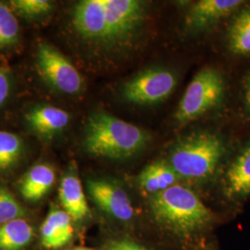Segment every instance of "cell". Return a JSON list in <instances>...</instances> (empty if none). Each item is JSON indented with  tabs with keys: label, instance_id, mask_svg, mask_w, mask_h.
Instances as JSON below:
<instances>
[{
	"label": "cell",
	"instance_id": "6da1fadb",
	"mask_svg": "<svg viewBox=\"0 0 250 250\" xmlns=\"http://www.w3.org/2000/svg\"><path fill=\"white\" fill-rule=\"evenodd\" d=\"M149 140V134L142 128L99 111L87 120L83 146L93 156L120 160L141 151Z\"/></svg>",
	"mask_w": 250,
	"mask_h": 250
},
{
	"label": "cell",
	"instance_id": "7a4b0ae2",
	"mask_svg": "<svg viewBox=\"0 0 250 250\" xmlns=\"http://www.w3.org/2000/svg\"><path fill=\"white\" fill-rule=\"evenodd\" d=\"M150 208L157 223L184 236L200 231L211 219L200 198L191 189L179 185L153 195Z\"/></svg>",
	"mask_w": 250,
	"mask_h": 250
},
{
	"label": "cell",
	"instance_id": "3957f363",
	"mask_svg": "<svg viewBox=\"0 0 250 250\" xmlns=\"http://www.w3.org/2000/svg\"><path fill=\"white\" fill-rule=\"evenodd\" d=\"M225 153L223 140L209 132H197L179 139L169 156L179 177L200 180L214 173Z\"/></svg>",
	"mask_w": 250,
	"mask_h": 250
},
{
	"label": "cell",
	"instance_id": "277c9868",
	"mask_svg": "<svg viewBox=\"0 0 250 250\" xmlns=\"http://www.w3.org/2000/svg\"><path fill=\"white\" fill-rule=\"evenodd\" d=\"M224 82L220 72L207 67L188 84L175 112L179 124H188L218 106L224 99Z\"/></svg>",
	"mask_w": 250,
	"mask_h": 250
},
{
	"label": "cell",
	"instance_id": "5b68a950",
	"mask_svg": "<svg viewBox=\"0 0 250 250\" xmlns=\"http://www.w3.org/2000/svg\"><path fill=\"white\" fill-rule=\"evenodd\" d=\"M177 85V76L165 68L144 70L127 81L123 88L126 101L136 105H156L168 99Z\"/></svg>",
	"mask_w": 250,
	"mask_h": 250
},
{
	"label": "cell",
	"instance_id": "8992f818",
	"mask_svg": "<svg viewBox=\"0 0 250 250\" xmlns=\"http://www.w3.org/2000/svg\"><path fill=\"white\" fill-rule=\"evenodd\" d=\"M36 58L38 72L55 89L67 95L78 94L83 89V80L77 69L52 45H39Z\"/></svg>",
	"mask_w": 250,
	"mask_h": 250
},
{
	"label": "cell",
	"instance_id": "52a82bcc",
	"mask_svg": "<svg viewBox=\"0 0 250 250\" xmlns=\"http://www.w3.org/2000/svg\"><path fill=\"white\" fill-rule=\"evenodd\" d=\"M87 189L93 201L104 210L122 222L131 221L134 208L128 194L118 185L101 179L87 181Z\"/></svg>",
	"mask_w": 250,
	"mask_h": 250
},
{
	"label": "cell",
	"instance_id": "ba28073f",
	"mask_svg": "<svg viewBox=\"0 0 250 250\" xmlns=\"http://www.w3.org/2000/svg\"><path fill=\"white\" fill-rule=\"evenodd\" d=\"M241 0H200L188 10L185 26L190 32H199L214 24L241 6Z\"/></svg>",
	"mask_w": 250,
	"mask_h": 250
},
{
	"label": "cell",
	"instance_id": "9c48e42d",
	"mask_svg": "<svg viewBox=\"0 0 250 250\" xmlns=\"http://www.w3.org/2000/svg\"><path fill=\"white\" fill-rule=\"evenodd\" d=\"M105 0H83L78 2L72 13V24L84 39L101 43Z\"/></svg>",
	"mask_w": 250,
	"mask_h": 250
},
{
	"label": "cell",
	"instance_id": "30bf717a",
	"mask_svg": "<svg viewBox=\"0 0 250 250\" xmlns=\"http://www.w3.org/2000/svg\"><path fill=\"white\" fill-rule=\"evenodd\" d=\"M59 197L65 211L73 221H82L89 213V208L75 166L71 167L63 176Z\"/></svg>",
	"mask_w": 250,
	"mask_h": 250
},
{
	"label": "cell",
	"instance_id": "8fae6325",
	"mask_svg": "<svg viewBox=\"0 0 250 250\" xmlns=\"http://www.w3.org/2000/svg\"><path fill=\"white\" fill-rule=\"evenodd\" d=\"M72 218L65 210L52 208L41 227V242L48 250L62 248L72 240Z\"/></svg>",
	"mask_w": 250,
	"mask_h": 250
},
{
	"label": "cell",
	"instance_id": "7c38bea8",
	"mask_svg": "<svg viewBox=\"0 0 250 250\" xmlns=\"http://www.w3.org/2000/svg\"><path fill=\"white\" fill-rule=\"evenodd\" d=\"M224 181L228 197L239 198L250 194V145L232 161Z\"/></svg>",
	"mask_w": 250,
	"mask_h": 250
},
{
	"label": "cell",
	"instance_id": "4fadbf2b",
	"mask_svg": "<svg viewBox=\"0 0 250 250\" xmlns=\"http://www.w3.org/2000/svg\"><path fill=\"white\" fill-rule=\"evenodd\" d=\"M56 173L47 164H38L25 173L20 184V191L30 201H37L46 195L53 187Z\"/></svg>",
	"mask_w": 250,
	"mask_h": 250
},
{
	"label": "cell",
	"instance_id": "5bb4252c",
	"mask_svg": "<svg viewBox=\"0 0 250 250\" xmlns=\"http://www.w3.org/2000/svg\"><path fill=\"white\" fill-rule=\"evenodd\" d=\"M27 121L36 133L50 136L63 130L70 122V115L53 106L36 107L27 115Z\"/></svg>",
	"mask_w": 250,
	"mask_h": 250
},
{
	"label": "cell",
	"instance_id": "9a60e30c",
	"mask_svg": "<svg viewBox=\"0 0 250 250\" xmlns=\"http://www.w3.org/2000/svg\"><path fill=\"white\" fill-rule=\"evenodd\" d=\"M178 177L168 161H156L140 172L138 184L144 191L156 195L174 186Z\"/></svg>",
	"mask_w": 250,
	"mask_h": 250
},
{
	"label": "cell",
	"instance_id": "2e32d148",
	"mask_svg": "<svg viewBox=\"0 0 250 250\" xmlns=\"http://www.w3.org/2000/svg\"><path fill=\"white\" fill-rule=\"evenodd\" d=\"M33 237V227L26 221H11L0 227V250H21L31 243Z\"/></svg>",
	"mask_w": 250,
	"mask_h": 250
},
{
	"label": "cell",
	"instance_id": "e0dca14e",
	"mask_svg": "<svg viewBox=\"0 0 250 250\" xmlns=\"http://www.w3.org/2000/svg\"><path fill=\"white\" fill-rule=\"evenodd\" d=\"M231 51L237 55L250 54V8L242 9L233 19L228 33Z\"/></svg>",
	"mask_w": 250,
	"mask_h": 250
},
{
	"label": "cell",
	"instance_id": "ac0fdd59",
	"mask_svg": "<svg viewBox=\"0 0 250 250\" xmlns=\"http://www.w3.org/2000/svg\"><path fill=\"white\" fill-rule=\"evenodd\" d=\"M22 151V142L16 134L0 131V170L14 164Z\"/></svg>",
	"mask_w": 250,
	"mask_h": 250
},
{
	"label": "cell",
	"instance_id": "d6986e66",
	"mask_svg": "<svg viewBox=\"0 0 250 250\" xmlns=\"http://www.w3.org/2000/svg\"><path fill=\"white\" fill-rule=\"evenodd\" d=\"M19 23L11 9L0 2V47L18 40Z\"/></svg>",
	"mask_w": 250,
	"mask_h": 250
},
{
	"label": "cell",
	"instance_id": "ffe728a7",
	"mask_svg": "<svg viewBox=\"0 0 250 250\" xmlns=\"http://www.w3.org/2000/svg\"><path fill=\"white\" fill-rule=\"evenodd\" d=\"M25 216V209L15 197L7 189L0 188V224L3 225L14 220L23 219Z\"/></svg>",
	"mask_w": 250,
	"mask_h": 250
},
{
	"label": "cell",
	"instance_id": "44dd1931",
	"mask_svg": "<svg viewBox=\"0 0 250 250\" xmlns=\"http://www.w3.org/2000/svg\"><path fill=\"white\" fill-rule=\"evenodd\" d=\"M12 8L25 17H39L50 12L52 3L47 0H14L10 1Z\"/></svg>",
	"mask_w": 250,
	"mask_h": 250
},
{
	"label": "cell",
	"instance_id": "7402d4cb",
	"mask_svg": "<svg viewBox=\"0 0 250 250\" xmlns=\"http://www.w3.org/2000/svg\"><path fill=\"white\" fill-rule=\"evenodd\" d=\"M107 250H147L141 245L129 239H121L111 242Z\"/></svg>",
	"mask_w": 250,
	"mask_h": 250
},
{
	"label": "cell",
	"instance_id": "603a6c76",
	"mask_svg": "<svg viewBox=\"0 0 250 250\" xmlns=\"http://www.w3.org/2000/svg\"><path fill=\"white\" fill-rule=\"evenodd\" d=\"M10 92V80L7 72L0 69V107L6 102Z\"/></svg>",
	"mask_w": 250,
	"mask_h": 250
},
{
	"label": "cell",
	"instance_id": "cb8c5ba5",
	"mask_svg": "<svg viewBox=\"0 0 250 250\" xmlns=\"http://www.w3.org/2000/svg\"><path fill=\"white\" fill-rule=\"evenodd\" d=\"M246 102H247V106L250 110V81L249 84H248L247 92H246Z\"/></svg>",
	"mask_w": 250,
	"mask_h": 250
},
{
	"label": "cell",
	"instance_id": "d4e9b609",
	"mask_svg": "<svg viewBox=\"0 0 250 250\" xmlns=\"http://www.w3.org/2000/svg\"><path fill=\"white\" fill-rule=\"evenodd\" d=\"M73 250H89V249H85V248H76V249H74Z\"/></svg>",
	"mask_w": 250,
	"mask_h": 250
}]
</instances>
